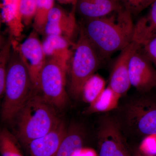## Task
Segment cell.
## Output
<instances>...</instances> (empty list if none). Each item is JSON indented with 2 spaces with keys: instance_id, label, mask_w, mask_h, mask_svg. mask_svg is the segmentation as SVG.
<instances>
[{
  "instance_id": "obj_1",
  "label": "cell",
  "mask_w": 156,
  "mask_h": 156,
  "mask_svg": "<svg viewBox=\"0 0 156 156\" xmlns=\"http://www.w3.org/2000/svg\"><path fill=\"white\" fill-rule=\"evenodd\" d=\"M81 29L103 58L122 51L132 41V14L124 8L99 18L84 19Z\"/></svg>"
},
{
  "instance_id": "obj_2",
  "label": "cell",
  "mask_w": 156,
  "mask_h": 156,
  "mask_svg": "<svg viewBox=\"0 0 156 156\" xmlns=\"http://www.w3.org/2000/svg\"><path fill=\"white\" fill-rule=\"evenodd\" d=\"M38 92H34L16 116L17 137L26 147L47 135L62 122L55 108Z\"/></svg>"
},
{
  "instance_id": "obj_3",
  "label": "cell",
  "mask_w": 156,
  "mask_h": 156,
  "mask_svg": "<svg viewBox=\"0 0 156 156\" xmlns=\"http://www.w3.org/2000/svg\"><path fill=\"white\" fill-rule=\"evenodd\" d=\"M13 44L9 59L2 110V118L10 122L17 116L35 91L29 73L20 55L17 46Z\"/></svg>"
},
{
  "instance_id": "obj_4",
  "label": "cell",
  "mask_w": 156,
  "mask_h": 156,
  "mask_svg": "<svg viewBox=\"0 0 156 156\" xmlns=\"http://www.w3.org/2000/svg\"><path fill=\"white\" fill-rule=\"evenodd\" d=\"M79 31V38L74 45L68 69L70 92L75 97L81 95L85 83L95 74L104 59L83 30L80 28Z\"/></svg>"
},
{
  "instance_id": "obj_5",
  "label": "cell",
  "mask_w": 156,
  "mask_h": 156,
  "mask_svg": "<svg viewBox=\"0 0 156 156\" xmlns=\"http://www.w3.org/2000/svg\"><path fill=\"white\" fill-rule=\"evenodd\" d=\"M67 70L58 62L47 58L40 75V91L45 99L56 108H63L68 101L65 89Z\"/></svg>"
},
{
  "instance_id": "obj_6",
  "label": "cell",
  "mask_w": 156,
  "mask_h": 156,
  "mask_svg": "<svg viewBox=\"0 0 156 156\" xmlns=\"http://www.w3.org/2000/svg\"><path fill=\"white\" fill-rule=\"evenodd\" d=\"M37 33L34 30L17 48L22 61L28 70L34 89L40 91V75L47 58L42 42L39 40Z\"/></svg>"
},
{
  "instance_id": "obj_7",
  "label": "cell",
  "mask_w": 156,
  "mask_h": 156,
  "mask_svg": "<svg viewBox=\"0 0 156 156\" xmlns=\"http://www.w3.org/2000/svg\"><path fill=\"white\" fill-rule=\"evenodd\" d=\"M141 48L132 54L130 59L129 78L131 86L145 91L156 87V71Z\"/></svg>"
},
{
  "instance_id": "obj_8",
  "label": "cell",
  "mask_w": 156,
  "mask_h": 156,
  "mask_svg": "<svg viewBox=\"0 0 156 156\" xmlns=\"http://www.w3.org/2000/svg\"><path fill=\"white\" fill-rule=\"evenodd\" d=\"M140 47L132 41L121 51L114 65L108 86L121 96L126 93L131 86L129 78V62L132 54Z\"/></svg>"
},
{
  "instance_id": "obj_9",
  "label": "cell",
  "mask_w": 156,
  "mask_h": 156,
  "mask_svg": "<svg viewBox=\"0 0 156 156\" xmlns=\"http://www.w3.org/2000/svg\"><path fill=\"white\" fill-rule=\"evenodd\" d=\"M76 6H73L72 11L69 13L60 7L54 6L48 15L44 34L59 36L72 41L78 28L75 17Z\"/></svg>"
},
{
  "instance_id": "obj_10",
  "label": "cell",
  "mask_w": 156,
  "mask_h": 156,
  "mask_svg": "<svg viewBox=\"0 0 156 156\" xmlns=\"http://www.w3.org/2000/svg\"><path fill=\"white\" fill-rule=\"evenodd\" d=\"M98 156H129L117 124L106 121L98 134Z\"/></svg>"
},
{
  "instance_id": "obj_11",
  "label": "cell",
  "mask_w": 156,
  "mask_h": 156,
  "mask_svg": "<svg viewBox=\"0 0 156 156\" xmlns=\"http://www.w3.org/2000/svg\"><path fill=\"white\" fill-rule=\"evenodd\" d=\"M67 129L61 122L47 135L31 141L26 147L29 156H56Z\"/></svg>"
},
{
  "instance_id": "obj_12",
  "label": "cell",
  "mask_w": 156,
  "mask_h": 156,
  "mask_svg": "<svg viewBox=\"0 0 156 156\" xmlns=\"http://www.w3.org/2000/svg\"><path fill=\"white\" fill-rule=\"evenodd\" d=\"M139 102L129 109V122L140 133L146 135H156V108Z\"/></svg>"
},
{
  "instance_id": "obj_13",
  "label": "cell",
  "mask_w": 156,
  "mask_h": 156,
  "mask_svg": "<svg viewBox=\"0 0 156 156\" xmlns=\"http://www.w3.org/2000/svg\"><path fill=\"white\" fill-rule=\"evenodd\" d=\"M74 44L66 38L56 35L45 36L42 42L46 58L56 60L68 69L73 53L72 48Z\"/></svg>"
},
{
  "instance_id": "obj_14",
  "label": "cell",
  "mask_w": 156,
  "mask_h": 156,
  "mask_svg": "<svg viewBox=\"0 0 156 156\" xmlns=\"http://www.w3.org/2000/svg\"><path fill=\"white\" fill-rule=\"evenodd\" d=\"M119 0H79L76 10L84 19L107 16L122 8Z\"/></svg>"
},
{
  "instance_id": "obj_15",
  "label": "cell",
  "mask_w": 156,
  "mask_h": 156,
  "mask_svg": "<svg viewBox=\"0 0 156 156\" xmlns=\"http://www.w3.org/2000/svg\"><path fill=\"white\" fill-rule=\"evenodd\" d=\"M20 0H3L2 18L8 27L10 36L19 38L25 27L20 11Z\"/></svg>"
},
{
  "instance_id": "obj_16",
  "label": "cell",
  "mask_w": 156,
  "mask_h": 156,
  "mask_svg": "<svg viewBox=\"0 0 156 156\" xmlns=\"http://www.w3.org/2000/svg\"><path fill=\"white\" fill-rule=\"evenodd\" d=\"M151 6L148 14L134 24L132 41L142 47L156 36V0Z\"/></svg>"
},
{
  "instance_id": "obj_17",
  "label": "cell",
  "mask_w": 156,
  "mask_h": 156,
  "mask_svg": "<svg viewBox=\"0 0 156 156\" xmlns=\"http://www.w3.org/2000/svg\"><path fill=\"white\" fill-rule=\"evenodd\" d=\"M83 135L80 128L72 126L68 128L56 156H77L83 149Z\"/></svg>"
},
{
  "instance_id": "obj_18",
  "label": "cell",
  "mask_w": 156,
  "mask_h": 156,
  "mask_svg": "<svg viewBox=\"0 0 156 156\" xmlns=\"http://www.w3.org/2000/svg\"><path fill=\"white\" fill-rule=\"evenodd\" d=\"M121 96L109 86L92 103L90 104L88 111L90 113L107 112L117 108Z\"/></svg>"
},
{
  "instance_id": "obj_19",
  "label": "cell",
  "mask_w": 156,
  "mask_h": 156,
  "mask_svg": "<svg viewBox=\"0 0 156 156\" xmlns=\"http://www.w3.org/2000/svg\"><path fill=\"white\" fill-rule=\"evenodd\" d=\"M104 79L94 74L84 84L81 95L85 102L89 104L94 102L104 91L106 87Z\"/></svg>"
},
{
  "instance_id": "obj_20",
  "label": "cell",
  "mask_w": 156,
  "mask_h": 156,
  "mask_svg": "<svg viewBox=\"0 0 156 156\" xmlns=\"http://www.w3.org/2000/svg\"><path fill=\"white\" fill-rule=\"evenodd\" d=\"M54 7V0H37L35 15L33 20L34 30L44 34L49 13Z\"/></svg>"
},
{
  "instance_id": "obj_21",
  "label": "cell",
  "mask_w": 156,
  "mask_h": 156,
  "mask_svg": "<svg viewBox=\"0 0 156 156\" xmlns=\"http://www.w3.org/2000/svg\"><path fill=\"white\" fill-rule=\"evenodd\" d=\"M0 152L1 156H23L17 140L6 129L0 134Z\"/></svg>"
},
{
  "instance_id": "obj_22",
  "label": "cell",
  "mask_w": 156,
  "mask_h": 156,
  "mask_svg": "<svg viewBox=\"0 0 156 156\" xmlns=\"http://www.w3.org/2000/svg\"><path fill=\"white\" fill-rule=\"evenodd\" d=\"M12 37L10 36L8 41L3 45L0 52V95L1 97L5 93L7 68L13 44Z\"/></svg>"
},
{
  "instance_id": "obj_23",
  "label": "cell",
  "mask_w": 156,
  "mask_h": 156,
  "mask_svg": "<svg viewBox=\"0 0 156 156\" xmlns=\"http://www.w3.org/2000/svg\"><path fill=\"white\" fill-rule=\"evenodd\" d=\"M37 0H20V11L24 26H28L33 21Z\"/></svg>"
},
{
  "instance_id": "obj_24",
  "label": "cell",
  "mask_w": 156,
  "mask_h": 156,
  "mask_svg": "<svg viewBox=\"0 0 156 156\" xmlns=\"http://www.w3.org/2000/svg\"><path fill=\"white\" fill-rule=\"evenodd\" d=\"M155 0H119L121 5L131 14H139L151 6Z\"/></svg>"
},
{
  "instance_id": "obj_25",
  "label": "cell",
  "mask_w": 156,
  "mask_h": 156,
  "mask_svg": "<svg viewBox=\"0 0 156 156\" xmlns=\"http://www.w3.org/2000/svg\"><path fill=\"white\" fill-rule=\"evenodd\" d=\"M142 48L146 55L156 66V36L151 39Z\"/></svg>"
},
{
  "instance_id": "obj_26",
  "label": "cell",
  "mask_w": 156,
  "mask_h": 156,
  "mask_svg": "<svg viewBox=\"0 0 156 156\" xmlns=\"http://www.w3.org/2000/svg\"><path fill=\"white\" fill-rule=\"evenodd\" d=\"M62 4H72L73 6L76 5L79 0H56Z\"/></svg>"
},
{
  "instance_id": "obj_27",
  "label": "cell",
  "mask_w": 156,
  "mask_h": 156,
  "mask_svg": "<svg viewBox=\"0 0 156 156\" xmlns=\"http://www.w3.org/2000/svg\"><path fill=\"white\" fill-rule=\"evenodd\" d=\"M136 156H154L147 155H143V154H139L136 155Z\"/></svg>"
}]
</instances>
